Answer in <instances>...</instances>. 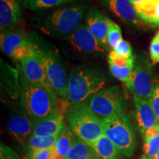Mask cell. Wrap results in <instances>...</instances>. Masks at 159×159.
<instances>
[{"instance_id": "f1b7e54d", "label": "cell", "mask_w": 159, "mask_h": 159, "mask_svg": "<svg viewBox=\"0 0 159 159\" xmlns=\"http://www.w3.org/2000/svg\"><path fill=\"white\" fill-rule=\"evenodd\" d=\"M150 57L153 63H159V30L155 35L150 45Z\"/></svg>"}, {"instance_id": "9c48e42d", "label": "cell", "mask_w": 159, "mask_h": 159, "mask_svg": "<svg viewBox=\"0 0 159 159\" xmlns=\"http://www.w3.org/2000/svg\"><path fill=\"white\" fill-rule=\"evenodd\" d=\"M152 69L150 58L145 53L135 55L134 66L127 88L144 100L150 101L152 89Z\"/></svg>"}, {"instance_id": "603a6c76", "label": "cell", "mask_w": 159, "mask_h": 159, "mask_svg": "<svg viewBox=\"0 0 159 159\" xmlns=\"http://www.w3.org/2000/svg\"><path fill=\"white\" fill-rule=\"evenodd\" d=\"M58 135L49 136H37L31 135L26 145L29 150H50L54 148Z\"/></svg>"}, {"instance_id": "6da1fadb", "label": "cell", "mask_w": 159, "mask_h": 159, "mask_svg": "<svg viewBox=\"0 0 159 159\" xmlns=\"http://www.w3.org/2000/svg\"><path fill=\"white\" fill-rule=\"evenodd\" d=\"M106 84L107 77L101 69L87 66L75 67L69 74L67 102L70 105L84 103Z\"/></svg>"}, {"instance_id": "277c9868", "label": "cell", "mask_w": 159, "mask_h": 159, "mask_svg": "<svg viewBox=\"0 0 159 159\" xmlns=\"http://www.w3.org/2000/svg\"><path fill=\"white\" fill-rule=\"evenodd\" d=\"M38 55L41 59L48 77L49 83L55 94L66 100H68V81L64 63L58 52L53 46L39 39L31 37Z\"/></svg>"}, {"instance_id": "d4e9b609", "label": "cell", "mask_w": 159, "mask_h": 159, "mask_svg": "<svg viewBox=\"0 0 159 159\" xmlns=\"http://www.w3.org/2000/svg\"><path fill=\"white\" fill-rule=\"evenodd\" d=\"M122 40V34L120 27L116 23L111 21L107 36V43L108 47L114 49Z\"/></svg>"}, {"instance_id": "8fae6325", "label": "cell", "mask_w": 159, "mask_h": 159, "mask_svg": "<svg viewBox=\"0 0 159 159\" xmlns=\"http://www.w3.org/2000/svg\"><path fill=\"white\" fill-rule=\"evenodd\" d=\"M111 20L97 7H93L87 13L85 25L103 48L108 50L107 36Z\"/></svg>"}, {"instance_id": "1f68e13d", "label": "cell", "mask_w": 159, "mask_h": 159, "mask_svg": "<svg viewBox=\"0 0 159 159\" xmlns=\"http://www.w3.org/2000/svg\"><path fill=\"white\" fill-rule=\"evenodd\" d=\"M1 159H19L15 152L6 146L1 147Z\"/></svg>"}, {"instance_id": "30bf717a", "label": "cell", "mask_w": 159, "mask_h": 159, "mask_svg": "<svg viewBox=\"0 0 159 159\" xmlns=\"http://www.w3.org/2000/svg\"><path fill=\"white\" fill-rule=\"evenodd\" d=\"M0 47L2 51L14 61L31 57L36 54V50L31 37H27L19 29L1 33Z\"/></svg>"}, {"instance_id": "9a60e30c", "label": "cell", "mask_w": 159, "mask_h": 159, "mask_svg": "<svg viewBox=\"0 0 159 159\" xmlns=\"http://www.w3.org/2000/svg\"><path fill=\"white\" fill-rule=\"evenodd\" d=\"M100 2L123 22L133 25H141L142 20L130 0H100Z\"/></svg>"}, {"instance_id": "ac0fdd59", "label": "cell", "mask_w": 159, "mask_h": 159, "mask_svg": "<svg viewBox=\"0 0 159 159\" xmlns=\"http://www.w3.org/2000/svg\"><path fill=\"white\" fill-rule=\"evenodd\" d=\"M135 105V118L142 134L147 129L159 125L150 101L134 97Z\"/></svg>"}, {"instance_id": "4fadbf2b", "label": "cell", "mask_w": 159, "mask_h": 159, "mask_svg": "<svg viewBox=\"0 0 159 159\" xmlns=\"http://www.w3.org/2000/svg\"><path fill=\"white\" fill-rule=\"evenodd\" d=\"M64 116L58 109L47 116L33 122V136H49L58 135L66 127Z\"/></svg>"}, {"instance_id": "f546056e", "label": "cell", "mask_w": 159, "mask_h": 159, "mask_svg": "<svg viewBox=\"0 0 159 159\" xmlns=\"http://www.w3.org/2000/svg\"><path fill=\"white\" fill-rule=\"evenodd\" d=\"M53 148L43 150H29L26 159H52Z\"/></svg>"}, {"instance_id": "836d02e7", "label": "cell", "mask_w": 159, "mask_h": 159, "mask_svg": "<svg viewBox=\"0 0 159 159\" xmlns=\"http://www.w3.org/2000/svg\"><path fill=\"white\" fill-rule=\"evenodd\" d=\"M154 159H159V150H158V152H157L156 156H155Z\"/></svg>"}, {"instance_id": "5bb4252c", "label": "cell", "mask_w": 159, "mask_h": 159, "mask_svg": "<svg viewBox=\"0 0 159 159\" xmlns=\"http://www.w3.org/2000/svg\"><path fill=\"white\" fill-rule=\"evenodd\" d=\"M21 18L19 0H0L1 33L16 29Z\"/></svg>"}, {"instance_id": "7402d4cb", "label": "cell", "mask_w": 159, "mask_h": 159, "mask_svg": "<svg viewBox=\"0 0 159 159\" xmlns=\"http://www.w3.org/2000/svg\"><path fill=\"white\" fill-rule=\"evenodd\" d=\"M75 138L76 136H75V134L66 125L63 130L59 134L54 148H53L55 152L62 158H66L67 155L71 150Z\"/></svg>"}, {"instance_id": "ba28073f", "label": "cell", "mask_w": 159, "mask_h": 159, "mask_svg": "<svg viewBox=\"0 0 159 159\" xmlns=\"http://www.w3.org/2000/svg\"><path fill=\"white\" fill-rule=\"evenodd\" d=\"M84 103L102 119L124 114L128 108L124 93L117 86L105 87L91 95Z\"/></svg>"}, {"instance_id": "e575fe53", "label": "cell", "mask_w": 159, "mask_h": 159, "mask_svg": "<svg viewBox=\"0 0 159 159\" xmlns=\"http://www.w3.org/2000/svg\"><path fill=\"white\" fill-rule=\"evenodd\" d=\"M140 159H149V158H148L147 156H145L144 155H143V156H142V157H141Z\"/></svg>"}, {"instance_id": "8992f818", "label": "cell", "mask_w": 159, "mask_h": 159, "mask_svg": "<svg viewBox=\"0 0 159 159\" xmlns=\"http://www.w3.org/2000/svg\"><path fill=\"white\" fill-rule=\"evenodd\" d=\"M61 46L69 57L80 61L102 57L107 51L83 23L75 31L62 39Z\"/></svg>"}, {"instance_id": "4316f807", "label": "cell", "mask_w": 159, "mask_h": 159, "mask_svg": "<svg viewBox=\"0 0 159 159\" xmlns=\"http://www.w3.org/2000/svg\"><path fill=\"white\" fill-rule=\"evenodd\" d=\"M150 102L159 124V82L158 81H155L152 83Z\"/></svg>"}, {"instance_id": "5b68a950", "label": "cell", "mask_w": 159, "mask_h": 159, "mask_svg": "<svg viewBox=\"0 0 159 159\" xmlns=\"http://www.w3.org/2000/svg\"><path fill=\"white\" fill-rule=\"evenodd\" d=\"M69 128L77 138L89 143L91 146L104 135L102 119L85 103L69 105L65 112Z\"/></svg>"}, {"instance_id": "ffe728a7", "label": "cell", "mask_w": 159, "mask_h": 159, "mask_svg": "<svg viewBox=\"0 0 159 159\" xmlns=\"http://www.w3.org/2000/svg\"><path fill=\"white\" fill-rule=\"evenodd\" d=\"M102 159H124L125 155L105 135H102L93 144Z\"/></svg>"}, {"instance_id": "3957f363", "label": "cell", "mask_w": 159, "mask_h": 159, "mask_svg": "<svg viewBox=\"0 0 159 159\" xmlns=\"http://www.w3.org/2000/svg\"><path fill=\"white\" fill-rule=\"evenodd\" d=\"M21 82V105L33 122L44 118L58 109L57 94L54 91L30 83L23 77Z\"/></svg>"}, {"instance_id": "cb8c5ba5", "label": "cell", "mask_w": 159, "mask_h": 159, "mask_svg": "<svg viewBox=\"0 0 159 159\" xmlns=\"http://www.w3.org/2000/svg\"><path fill=\"white\" fill-rule=\"evenodd\" d=\"M76 0H23V5L30 11L54 8Z\"/></svg>"}, {"instance_id": "d6986e66", "label": "cell", "mask_w": 159, "mask_h": 159, "mask_svg": "<svg viewBox=\"0 0 159 159\" xmlns=\"http://www.w3.org/2000/svg\"><path fill=\"white\" fill-rule=\"evenodd\" d=\"M134 6L142 21L159 26V0H146Z\"/></svg>"}, {"instance_id": "4dcf8cb0", "label": "cell", "mask_w": 159, "mask_h": 159, "mask_svg": "<svg viewBox=\"0 0 159 159\" xmlns=\"http://www.w3.org/2000/svg\"><path fill=\"white\" fill-rule=\"evenodd\" d=\"M159 135V125H157L156 126L152 127L147 130H145L144 132L142 133L143 139H153L155 137Z\"/></svg>"}, {"instance_id": "52a82bcc", "label": "cell", "mask_w": 159, "mask_h": 159, "mask_svg": "<svg viewBox=\"0 0 159 159\" xmlns=\"http://www.w3.org/2000/svg\"><path fill=\"white\" fill-rule=\"evenodd\" d=\"M102 123L105 136L114 142L125 157L132 156L136 148V135L126 113L102 119Z\"/></svg>"}, {"instance_id": "2e32d148", "label": "cell", "mask_w": 159, "mask_h": 159, "mask_svg": "<svg viewBox=\"0 0 159 159\" xmlns=\"http://www.w3.org/2000/svg\"><path fill=\"white\" fill-rule=\"evenodd\" d=\"M7 129L16 142L25 145L33 134V122L25 113L14 115L7 122Z\"/></svg>"}, {"instance_id": "d6a6232c", "label": "cell", "mask_w": 159, "mask_h": 159, "mask_svg": "<svg viewBox=\"0 0 159 159\" xmlns=\"http://www.w3.org/2000/svg\"><path fill=\"white\" fill-rule=\"evenodd\" d=\"M130 1H131V2H132L135 5H137V4H139V3L142 2L146 1V0H130Z\"/></svg>"}, {"instance_id": "44dd1931", "label": "cell", "mask_w": 159, "mask_h": 159, "mask_svg": "<svg viewBox=\"0 0 159 159\" xmlns=\"http://www.w3.org/2000/svg\"><path fill=\"white\" fill-rule=\"evenodd\" d=\"M66 159H102L94 147L82 139L75 138L72 146Z\"/></svg>"}, {"instance_id": "7a4b0ae2", "label": "cell", "mask_w": 159, "mask_h": 159, "mask_svg": "<svg viewBox=\"0 0 159 159\" xmlns=\"http://www.w3.org/2000/svg\"><path fill=\"white\" fill-rule=\"evenodd\" d=\"M87 8L83 4L55 9L39 19V28L53 39H62L82 24Z\"/></svg>"}, {"instance_id": "484cf974", "label": "cell", "mask_w": 159, "mask_h": 159, "mask_svg": "<svg viewBox=\"0 0 159 159\" xmlns=\"http://www.w3.org/2000/svg\"><path fill=\"white\" fill-rule=\"evenodd\" d=\"M159 150V135L153 139L144 140V156L149 159H154V157Z\"/></svg>"}, {"instance_id": "e0dca14e", "label": "cell", "mask_w": 159, "mask_h": 159, "mask_svg": "<svg viewBox=\"0 0 159 159\" xmlns=\"http://www.w3.org/2000/svg\"><path fill=\"white\" fill-rule=\"evenodd\" d=\"M108 61L111 75L125 85H128L134 68L135 56L127 58L111 50L108 54Z\"/></svg>"}, {"instance_id": "7c38bea8", "label": "cell", "mask_w": 159, "mask_h": 159, "mask_svg": "<svg viewBox=\"0 0 159 159\" xmlns=\"http://www.w3.org/2000/svg\"><path fill=\"white\" fill-rule=\"evenodd\" d=\"M20 63L24 79L31 83L43 85L46 88L53 90L43 63L37 53L33 56L21 60Z\"/></svg>"}, {"instance_id": "83f0119b", "label": "cell", "mask_w": 159, "mask_h": 159, "mask_svg": "<svg viewBox=\"0 0 159 159\" xmlns=\"http://www.w3.org/2000/svg\"><path fill=\"white\" fill-rule=\"evenodd\" d=\"M115 53L117 55H120V56L127 57V58H130V57H134L133 55V50L132 47L128 41H125V40L122 39L118 43V45L114 49H112Z\"/></svg>"}]
</instances>
